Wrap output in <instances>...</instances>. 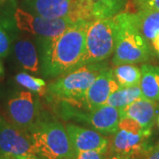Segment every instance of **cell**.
I'll use <instances>...</instances> for the list:
<instances>
[{"label":"cell","instance_id":"6da1fadb","mask_svg":"<svg viewBox=\"0 0 159 159\" xmlns=\"http://www.w3.org/2000/svg\"><path fill=\"white\" fill-rule=\"evenodd\" d=\"M90 21H77L54 39H43L42 71L47 77H57L82 66L86 35Z\"/></svg>","mask_w":159,"mask_h":159},{"label":"cell","instance_id":"7a4b0ae2","mask_svg":"<svg viewBox=\"0 0 159 159\" xmlns=\"http://www.w3.org/2000/svg\"><path fill=\"white\" fill-rule=\"evenodd\" d=\"M114 18L118 27L112 59L114 65L136 64L148 60L150 46L139 30L135 13L120 12Z\"/></svg>","mask_w":159,"mask_h":159},{"label":"cell","instance_id":"3957f363","mask_svg":"<svg viewBox=\"0 0 159 159\" xmlns=\"http://www.w3.org/2000/svg\"><path fill=\"white\" fill-rule=\"evenodd\" d=\"M36 154L45 159H73L75 156L66 127L57 120L37 119L29 131Z\"/></svg>","mask_w":159,"mask_h":159},{"label":"cell","instance_id":"277c9868","mask_svg":"<svg viewBox=\"0 0 159 159\" xmlns=\"http://www.w3.org/2000/svg\"><path fill=\"white\" fill-rule=\"evenodd\" d=\"M104 67L102 63L89 64L62 74L48 86V93L74 105H84L87 91Z\"/></svg>","mask_w":159,"mask_h":159},{"label":"cell","instance_id":"5b68a950","mask_svg":"<svg viewBox=\"0 0 159 159\" xmlns=\"http://www.w3.org/2000/svg\"><path fill=\"white\" fill-rule=\"evenodd\" d=\"M118 27L114 16L89 22L86 35L85 55L82 66L102 63L115 51Z\"/></svg>","mask_w":159,"mask_h":159},{"label":"cell","instance_id":"8992f818","mask_svg":"<svg viewBox=\"0 0 159 159\" xmlns=\"http://www.w3.org/2000/svg\"><path fill=\"white\" fill-rule=\"evenodd\" d=\"M35 14L48 18L69 19L74 21L97 20L95 0H25Z\"/></svg>","mask_w":159,"mask_h":159},{"label":"cell","instance_id":"52a82bcc","mask_svg":"<svg viewBox=\"0 0 159 159\" xmlns=\"http://www.w3.org/2000/svg\"><path fill=\"white\" fill-rule=\"evenodd\" d=\"M151 130H145L135 120L121 118L119 129L114 134L111 151L113 155L125 157H135L146 152L147 142Z\"/></svg>","mask_w":159,"mask_h":159},{"label":"cell","instance_id":"ba28073f","mask_svg":"<svg viewBox=\"0 0 159 159\" xmlns=\"http://www.w3.org/2000/svg\"><path fill=\"white\" fill-rule=\"evenodd\" d=\"M14 20L18 29L43 39H54L77 22L69 19L43 17L20 8L14 12Z\"/></svg>","mask_w":159,"mask_h":159},{"label":"cell","instance_id":"9c48e42d","mask_svg":"<svg viewBox=\"0 0 159 159\" xmlns=\"http://www.w3.org/2000/svg\"><path fill=\"white\" fill-rule=\"evenodd\" d=\"M0 155L15 159L37 154L29 132L0 119Z\"/></svg>","mask_w":159,"mask_h":159},{"label":"cell","instance_id":"30bf717a","mask_svg":"<svg viewBox=\"0 0 159 159\" xmlns=\"http://www.w3.org/2000/svg\"><path fill=\"white\" fill-rule=\"evenodd\" d=\"M7 114L11 124L29 132L39 119V108L33 93L18 92L8 100Z\"/></svg>","mask_w":159,"mask_h":159},{"label":"cell","instance_id":"8fae6325","mask_svg":"<svg viewBox=\"0 0 159 159\" xmlns=\"http://www.w3.org/2000/svg\"><path fill=\"white\" fill-rule=\"evenodd\" d=\"M65 115L70 119L85 122L91 125L92 129L98 131L102 134H114L119 129L121 119L120 110L108 104H104L93 111H88V112L67 107Z\"/></svg>","mask_w":159,"mask_h":159},{"label":"cell","instance_id":"7c38bea8","mask_svg":"<svg viewBox=\"0 0 159 159\" xmlns=\"http://www.w3.org/2000/svg\"><path fill=\"white\" fill-rule=\"evenodd\" d=\"M66 129L75 153L88 150H97L105 154L108 152L110 142L102 133L75 124H67Z\"/></svg>","mask_w":159,"mask_h":159},{"label":"cell","instance_id":"4fadbf2b","mask_svg":"<svg viewBox=\"0 0 159 159\" xmlns=\"http://www.w3.org/2000/svg\"><path fill=\"white\" fill-rule=\"evenodd\" d=\"M119 86L115 80L112 69L104 67L87 91L84 104L88 111H93L106 104L109 97Z\"/></svg>","mask_w":159,"mask_h":159},{"label":"cell","instance_id":"5bb4252c","mask_svg":"<svg viewBox=\"0 0 159 159\" xmlns=\"http://www.w3.org/2000/svg\"><path fill=\"white\" fill-rule=\"evenodd\" d=\"M158 110L157 102L142 97L120 110V116L121 118H130L135 120L145 130H151L157 117Z\"/></svg>","mask_w":159,"mask_h":159},{"label":"cell","instance_id":"9a60e30c","mask_svg":"<svg viewBox=\"0 0 159 159\" xmlns=\"http://www.w3.org/2000/svg\"><path fill=\"white\" fill-rule=\"evenodd\" d=\"M142 76L140 88L144 98L158 102L159 101V66L144 64L141 67Z\"/></svg>","mask_w":159,"mask_h":159},{"label":"cell","instance_id":"2e32d148","mask_svg":"<svg viewBox=\"0 0 159 159\" xmlns=\"http://www.w3.org/2000/svg\"><path fill=\"white\" fill-rule=\"evenodd\" d=\"M14 55L23 68L37 74L39 72V57L34 45L27 39L17 41L14 44Z\"/></svg>","mask_w":159,"mask_h":159},{"label":"cell","instance_id":"e0dca14e","mask_svg":"<svg viewBox=\"0 0 159 159\" xmlns=\"http://www.w3.org/2000/svg\"><path fill=\"white\" fill-rule=\"evenodd\" d=\"M137 25L142 36L148 43L159 32V11L142 9L135 13Z\"/></svg>","mask_w":159,"mask_h":159},{"label":"cell","instance_id":"ac0fdd59","mask_svg":"<svg viewBox=\"0 0 159 159\" xmlns=\"http://www.w3.org/2000/svg\"><path fill=\"white\" fill-rule=\"evenodd\" d=\"M143 97L140 85L119 87L109 97L106 104L122 110L135 100Z\"/></svg>","mask_w":159,"mask_h":159},{"label":"cell","instance_id":"d6986e66","mask_svg":"<svg viewBox=\"0 0 159 159\" xmlns=\"http://www.w3.org/2000/svg\"><path fill=\"white\" fill-rule=\"evenodd\" d=\"M115 80L119 87H132L140 84L142 72L134 64H121L112 69Z\"/></svg>","mask_w":159,"mask_h":159},{"label":"cell","instance_id":"ffe728a7","mask_svg":"<svg viewBox=\"0 0 159 159\" xmlns=\"http://www.w3.org/2000/svg\"><path fill=\"white\" fill-rule=\"evenodd\" d=\"M15 80L19 85L22 86L32 93H36L43 97L48 93V86L43 80L36 78L27 73H20L15 76Z\"/></svg>","mask_w":159,"mask_h":159},{"label":"cell","instance_id":"44dd1931","mask_svg":"<svg viewBox=\"0 0 159 159\" xmlns=\"http://www.w3.org/2000/svg\"><path fill=\"white\" fill-rule=\"evenodd\" d=\"M10 49V38L6 31L0 26V78L4 76V59L7 57Z\"/></svg>","mask_w":159,"mask_h":159},{"label":"cell","instance_id":"7402d4cb","mask_svg":"<svg viewBox=\"0 0 159 159\" xmlns=\"http://www.w3.org/2000/svg\"><path fill=\"white\" fill-rule=\"evenodd\" d=\"M105 153H102L97 150H88L80 151L75 153L73 159H106Z\"/></svg>","mask_w":159,"mask_h":159},{"label":"cell","instance_id":"603a6c76","mask_svg":"<svg viewBox=\"0 0 159 159\" xmlns=\"http://www.w3.org/2000/svg\"><path fill=\"white\" fill-rule=\"evenodd\" d=\"M139 10L151 9L159 11V0H134Z\"/></svg>","mask_w":159,"mask_h":159},{"label":"cell","instance_id":"cb8c5ba5","mask_svg":"<svg viewBox=\"0 0 159 159\" xmlns=\"http://www.w3.org/2000/svg\"><path fill=\"white\" fill-rule=\"evenodd\" d=\"M145 154V159H159V145L148 148Z\"/></svg>","mask_w":159,"mask_h":159},{"label":"cell","instance_id":"d4e9b609","mask_svg":"<svg viewBox=\"0 0 159 159\" xmlns=\"http://www.w3.org/2000/svg\"><path fill=\"white\" fill-rule=\"evenodd\" d=\"M149 43L154 49V51H156L157 54H159V32L156 34V36L151 40V42Z\"/></svg>","mask_w":159,"mask_h":159},{"label":"cell","instance_id":"484cf974","mask_svg":"<svg viewBox=\"0 0 159 159\" xmlns=\"http://www.w3.org/2000/svg\"><path fill=\"white\" fill-rule=\"evenodd\" d=\"M15 159H45L42 157H40L38 155H31V156H26V157H18Z\"/></svg>","mask_w":159,"mask_h":159},{"label":"cell","instance_id":"4316f807","mask_svg":"<svg viewBox=\"0 0 159 159\" xmlns=\"http://www.w3.org/2000/svg\"><path fill=\"white\" fill-rule=\"evenodd\" d=\"M108 159H135L134 157H121V156H118V155H114L112 157H111Z\"/></svg>","mask_w":159,"mask_h":159},{"label":"cell","instance_id":"83f0119b","mask_svg":"<svg viewBox=\"0 0 159 159\" xmlns=\"http://www.w3.org/2000/svg\"><path fill=\"white\" fill-rule=\"evenodd\" d=\"M0 159H12L10 157H7V156H0Z\"/></svg>","mask_w":159,"mask_h":159},{"label":"cell","instance_id":"f1b7e54d","mask_svg":"<svg viewBox=\"0 0 159 159\" xmlns=\"http://www.w3.org/2000/svg\"><path fill=\"white\" fill-rule=\"evenodd\" d=\"M95 1H98V2H108L110 0H95Z\"/></svg>","mask_w":159,"mask_h":159},{"label":"cell","instance_id":"f546056e","mask_svg":"<svg viewBox=\"0 0 159 159\" xmlns=\"http://www.w3.org/2000/svg\"><path fill=\"white\" fill-rule=\"evenodd\" d=\"M158 125H159V116H158Z\"/></svg>","mask_w":159,"mask_h":159},{"label":"cell","instance_id":"4dcf8cb0","mask_svg":"<svg viewBox=\"0 0 159 159\" xmlns=\"http://www.w3.org/2000/svg\"><path fill=\"white\" fill-rule=\"evenodd\" d=\"M2 1H3V0H0V2H2Z\"/></svg>","mask_w":159,"mask_h":159}]
</instances>
